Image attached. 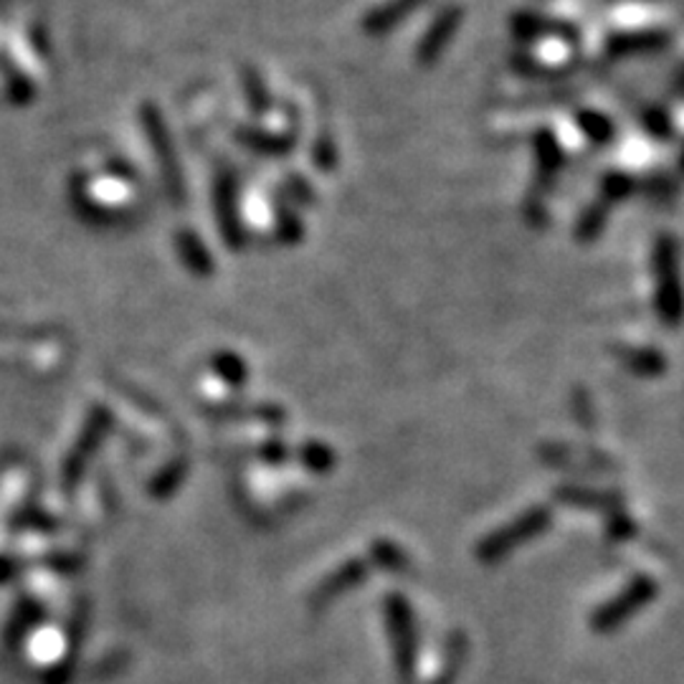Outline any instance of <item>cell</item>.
<instances>
[{"mask_svg": "<svg viewBox=\"0 0 684 684\" xmlns=\"http://www.w3.org/2000/svg\"><path fill=\"white\" fill-rule=\"evenodd\" d=\"M388 629H391V644L396 656V670L401 680L409 682L415 672V634L411 613L403 603H393L388 611Z\"/></svg>", "mask_w": 684, "mask_h": 684, "instance_id": "1", "label": "cell"}, {"mask_svg": "<svg viewBox=\"0 0 684 684\" xmlns=\"http://www.w3.org/2000/svg\"><path fill=\"white\" fill-rule=\"evenodd\" d=\"M462 662H464V644H462V649H452V652H449L444 670H441V672L436 674V680L431 682V684H454L456 674H459V666H462Z\"/></svg>", "mask_w": 684, "mask_h": 684, "instance_id": "2", "label": "cell"}]
</instances>
